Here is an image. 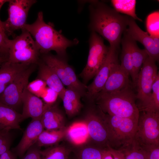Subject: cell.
I'll return each instance as SVG.
<instances>
[{
  "label": "cell",
  "mask_w": 159,
  "mask_h": 159,
  "mask_svg": "<svg viewBox=\"0 0 159 159\" xmlns=\"http://www.w3.org/2000/svg\"><path fill=\"white\" fill-rule=\"evenodd\" d=\"M64 128L53 130H44L39 135L35 144L40 148L54 145L65 135Z\"/></svg>",
  "instance_id": "cell-26"
},
{
  "label": "cell",
  "mask_w": 159,
  "mask_h": 159,
  "mask_svg": "<svg viewBox=\"0 0 159 159\" xmlns=\"http://www.w3.org/2000/svg\"><path fill=\"white\" fill-rule=\"evenodd\" d=\"M47 86L44 81L37 78L28 83L27 88L32 94L40 98Z\"/></svg>",
  "instance_id": "cell-34"
},
{
  "label": "cell",
  "mask_w": 159,
  "mask_h": 159,
  "mask_svg": "<svg viewBox=\"0 0 159 159\" xmlns=\"http://www.w3.org/2000/svg\"><path fill=\"white\" fill-rule=\"evenodd\" d=\"M19 35L11 40L7 61L12 63L38 64L41 54L35 40L25 29Z\"/></svg>",
  "instance_id": "cell-5"
},
{
  "label": "cell",
  "mask_w": 159,
  "mask_h": 159,
  "mask_svg": "<svg viewBox=\"0 0 159 159\" xmlns=\"http://www.w3.org/2000/svg\"><path fill=\"white\" fill-rule=\"evenodd\" d=\"M118 50L109 46L106 58L97 73L94 77L92 82L87 86L86 96L94 102L96 95L102 89L108 77L112 64L118 62Z\"/></svg>",
  "instance_id": "cell-13"
},
{
  "label": "cell",
  "mask_w": 159,
  "mask_h": 159,
  "mask_svg": "<svg viewBox=\"0 0 159 159\" xmlns=\"http://www.w3.org/2000/svg\"><path fill=\"white\" fill-rule=\"evenodd\" d=\"M44 130L41 118L32 119L24 132L20 141L12 151L17 157L21 158L27 150L36 143L39 135Z\"/></svg>",
  "instance_id": "cell-16"
},
{
  "label": "cell",
  "mask_w": 159,
  "mask_h": 159,
  "mask_svg": "<svg viewBox=\"0 0 159 159\" xmlns=\"http://www.w3.org/2000/svg\"><path fill=\"white\" fill-rule=\"evenodd\" d=\"M143 111L159 112V74L153 85L152 93L148 103L141 111Z\"/></svg>",
  "instance_id": "cell-30"
},
{
  "label": "cell",
  "mask_w": 159,
  "mask_h": 159,
  "mask_svg": "<svg viewBox=\"0 0 159 159\" xmlns=\"http://www.w3.org/2000/svg\"><path fill=\"white\" fill-rule=\"evenodd\" d=\"M58 97V94L56 92L48 87H47L40 97L45 105H52L55 102Z\"/></svg>",
  "instance_id": "cell-36"
},
{
  "label": "cell",
  "mask_w": 159,
  "mask_h": 159,
  "mask_svg": "<svg viewBox=\"0 0 159 159\" xmlns=\"http://www.w3.org/2000/svg\"><path fill=\"white\" fill-rule=\"evenodd\" d=\"M102 159H113L112 155L107 148L103 149Z\"/></svg>",
  "instance_id": "cell-41"
},
{
  "label": "cell",
  "mask_w": 159,
  "mask_h": 159,
  "mask_svg": "<svg viewBox=\"0 0 159 159\" xmlns=\"http://www.w3.org/2000/svg\"><path fill=\"white\" fill-rule=\"evenodd\" d=\"M134 138L141 145H159V112H139Z\"/></svg>",
  "instance_id": "cell-9"
},
{
  "label": "cell",
  "mask_w": 159,
  "mask_h": 159,
  "mask_svg": "<svg viewBox=\"0 0 159 159\" xmlns=\"http://www.w3.org/2000/svg\"><path fill=\"white\" fill-rule=\"evenodd\" d=\"M40 148L35 144L30 148L21 159H41Z\"/></svg>",
  "instance_id": "cell-38"
},
{
  "label": "cell",
  "mask_w": 159,
  "mask_h": 159,
  "mask_svg": "<svg viewBox=\"0 0 159 159\" xmlns=\"http://www.w3.org/2000/svg\"><path fill=\"white\" fill-rule=\"evenodd\" d=\"M32 64L12 63L7 61L0 66V95L21 72Z\"/></svg>",
  "instance_id": "cell-20"
},
{
  "label": "cell",
  "mask_w": 159,
  "mask_h": 159,
  "mask_svg": "<svg viewBox=\"0 0 159 159\" xmlns=\"http://www.w3.org/2000/svg\"><path fill=\"white\" fill-rule=\"evenodd\" d=\"M10 41L3 27L2 21L0 20V56L7 60Z\"/></svg>",
  "instance_id": "cell-32"
},
{
  "label": "cell",
  "mask_w": 159,
  "mask_h": 159,
  "mask_svg": "<svg viewBox=\"0 0 159 159\" xmlns=\"http://www.w3.org/2000/svg\"><path fill=\"white\" fill-rule=\"evenodd\" d=\"M129 76L128 74L122 68L118 62L112 64L103 87L96 95L118 92L132 85Z\"/></svg>",
  "instance_id": "cell-15"
},
{
  "label": "cell",
  "mask_w": 159,
  "mask_h": 159,
  "mask_svg": "<svg viewBox=\"0 0 159 159\" xmlns=\"http://www.w3.org/2000/svg\"><path fill=\"white\" fill-rule=\"evenodd\" d=\"M140 145L145 151V159H159V145Z\"/></svg>",
  "instance_id": "cell-37"
},
{
  "label": "cell",
  "mask_w": 159,
  "mask_h": 159,
  "mask_svg": "<svg viewBox=\"0 0 159 159\" xmlns=\"http://www.w3.org/2000/svg\"><path fill=\"white\" fill-rule=\"evenodd\" d=\"M130 39L134 76V82L132 86L135 88L138 74L143 64L148 55L144 49H141L137 45L136 42L130 37Z\"/></svg>",
  "instance_id": "cell-25"
},
{
  "label": "cell",
  "mask_w": 159,
  "mask_h": 159,
  "mask_svg": "<svg viewBox=\"0 0 159 159\" xmlns=\"http://www.w3.org/2000/svg\"><path fill=\"white\" fill-rule=\"evenodd\" d=\"M22 29L28 31L34 38L41 54L54 51L58 56L63 58L66 55L68 47L75 45L79 42L77 39L70 40L67 38L61 32L56 30L51 23H46L41 11L38 12L33 23L26 24Z\"/></svg>",
  "instance_id": "cell-2"
},
{
  "label": "cell",
  "mask_w": 159,
  "mask_h": 159,
  "mask_svg": "<svg viewBox=\"0 0 159 159\" xmlns=\"http://www.w3.org/2000/svg\"><path fill=\"white\" fill-rule=\"evenodd\" d=\"M103 149L94 147L86 148L81 151L79 159H102Z\"/></svg>",
  "instance_id": "cell-33"
},
{
  "label": "cell",
  "mask_w": 159,
  "mask_h": 159,
  "mask_svg": "<svg viewBox=\"0 0 159 159\" xmlns=\"http://www.w3.org/2000/svg\"><path fill=\"white\" fill-rule=\"evenodd\" d=\"M89 50L85 66L80 74L87 82L94 77L104 62L109 47L106 46L102 37L96 33L91 32L89 39Z\"/></svg>",
  "instance_id": "cell-8"
},
{
  "label": "cell",
  "mask_w": 159,
  "mask_h": 159,
  "mask_svg": "<svg viewBox=\"0 0 159 159\" xmlns=\"http://www.w3.org/2000/svg\"><path fill=\"white\" fill-rule=\"evenodd\" d=\"M156 61L149 57L143 64L138 74L135 88L137 106L139 112L147 105L152 93L153 85L159 74Z\"/></svg>",
  "instance_id": "cell-7"
},
{
  "label": "cell",
  "mask_w": 159,
  "mask_h": 159,
  "mask_svg": "<svg viewBox=\"0 0 159 159\" xmlns=\"http://www.w3.org/2000/svg\"><path fill=\"white\" fill-rule=\"evenodd\" d=\"M117 150L123 154L124 159H145L144 150L134 138L130 143Z\"/></svg>",
  "instance_id": "cell-28"
},
{
  "label": "cell",
  "mask_w": 159,
  "mask_h": 159,
  "mask_svg": "<svg viewBox=\"0 0 159 159\" xmlns=\"http://www.w3.org/2000/svg\"><path fill=\"white\" fill-rule=\"evenodd\" d=\"M37 2L36 0H9L8 9V17L2 21L3 27L8 36L14 32L22 29L26 23L29 10Z\"/></svg>",
  "instance_id": "cell-11"
},
{
  "label": "cell",
  "mask_w": 159,
  "mask_h": 159,
  "mask_svg": "<svg viewBox=\"0 0 159 159\" xmlns=\"http://www.w3.org/2000/svg\"><path fill=\"white\" fill-rule=\"evenodd\" d=\"M9 0H0V11L2 6L4 3L6 2H8Z\"/></svg>",
  "instance_id": "cell-42"
},
{
  "label": "cell",
  "mask_w": 159,
  "mask_h": 159,
  "mask_svg": "<svg viewBox=\"0 0 159 159\" xmlns=\"http://www.w3.org/2000/svg\"></svg>",
  "instance_id": "cell-45"
},
{
  "label": "cell",
  "mask_w": 159,
  "mask_h": 159,
  "mask_svg": "<svg viewBox=\"0 0 159 159\" xmlns=\"http://www.w3.org/2000/svg\"><path fill=\"white\" fill-rule=\"evenodd\" d=\"M7 60V59H6L0 56V64L1 65L3 63Z\"/></svg>",
  "instance_id": "cell-43"
},
{
  "label": "cell",
  "mask_w": 159,
  "mask_h": 159,
  "mask_svg": "<svg viewBox=\"0 0 159 159\" xmlns=\"http://www.w3.org/2000/svg\"><path fill=\"white\" fill-rule=\"evenodd\" d=\"M1 65L0 64V66H1Z\"/></svg>",
  "instance_id": "cell-44"
},
{
  "label": "cell",
  "mask_w": 159,
  "mask_h": 159,
  "mask_svg": "<svg viewBox=\"0 0 159 159\" xmlns=\"http://www.w3.org/2000/svg\"><path fill=\"white\" fill-rule=\"evenodd\" d=\"M42 54V60L55 72L64 85L81 96L86 95L87 86L79 80L73 69L62 58L49 53Z\"/></svg>",
  "instance_id": "cell-6"
},
{
  "label": "cell",
  "mask_w": 159,
  "mask_h": 159,
  "mask_svg": "<svg viewBox=\"0 0 159 159\" xmlns=\"http://www.w3.org/2000/svg\"><path fill=\"white\" fill-rule=\"evenodd\" d=\"M103 118L108 132L110 147L118 150L133 139L138 121L104 113Z\"/></svg>",
  "instance_id": "cell-4"
},
{
  "label": "cell",
  "mask_w": 159,
  "mask_h": 159,
  "mask_svg": "<svg viewBox=\"0 0 159 159\" xmlns=\"http://www.w3.org/2000/svg\"><path fill=\"white\" fill-rule=\"evenodd\" d=\"M23 104L21 114L22 121L28 118L40 119L45 110L46 105L39 97L25 89L22 98Z\"/></svg>",
  "instance_id": "cell-17"
},
{
  "label": "cell",
  "mask_w": 159,
  "mask_h": 159,
  "mask_svg": "<svg viewBox=\"0 0 159 159\" xmlns=\"http://www.w3.org/2000/svg\"><path fill=\"white\" fill-rule=\"evenodd\" d=\"M107 148L112 155L113 159H124L123 154L119 150L112 148L109 146Z\"/></svg>",
  "instance_id": "cell-39"
},
{
  "label": "cell",
  "mask_w": 159,
  "mask_h": 159,
  "mask_svg": "<svg viewBox=\"0 0 159 159\" xmlns=\"http://www.w3.org/2000/svg\"><path fill=\"white\" fill-rule=\"evenodd\" d=\"M21 121V114L9 106L0 103V130H21L19 125Z\"/></svg>",
  "instance_id": "cell-21"
},
{
  "label": "cell",
  "mask_w": 159,
  "mask_h": 159,
  "mask_svg": "<svg viewBox=\"0 0 159 159\" xmlns=\"http://www.w3.org/2000/svg\"><path fill=\"white\" fill-rule=\"evenodd\" d=\"M89 29L107 40L110 47L118 50L122 37L127 28L130 16L117 11L98 1L90 2Z\"/></svg>",
  "instance_id": "cell-1"
},
{
  "label": "cell",
  "mask_w": 159,
  "mask_h": 159,
  "mask_svg": "<svg viewBox=\"0 0 159 159\" xmlns=\"http://www.w3.org/2000/svg\"><path fill=\"white\" fill-rule=\"evenodd\" d=\"M46 105L41 121L44 130H57L64 128V117L59 110L54 105Z\"/></svg>",
  "instance_id": "cell-19"
},
{
  "label": "cell",
  "mask_w": 159,
  "mask_h": 159,
  "mask_svg": "<svg viewBox=\"0 0 159 159\" xmlns=\"http://www.w3.org/2000/svg\"><path fill=\"white\" fill-rule=\"evenodd\" d=\"M126 32L133 40L138 41L144 47L148 56L156 62L159 59V37L152 36L142 30L135 20L130 17Z\"/></svg>",
  "instance_id": "cell-12"
},
{
  "label": "cell",
  "mask_w": 159,
  "mask_h": 159,
  "mask_svg": "<svg viewBox=\"0 0 159 159\" xmlns=\"http://www.w3.org/2000/svg\"><path fill=\"white\" fill-rule=\"evenodd\" d=\"M133 88L132 85L118 92L97 95L94 101L108 115L138 121L139 111Z\"/></svg>",
  "instance_id": "cell-3"
},
{
  "label": "cell",
  "mask_w": 159,
  "mask_h": 159,
  "mask_svg": "<svg viewBox=\"0 0 159 159\" xmlns=\"http://www.w3.org/2000/svg\"><path fill=\"white\" fill-rule=\"evenodd\" d=\"M111 2L114 9L117 12L125 14L135 20L143 21L135 13L136 0H112Z\"/></svg>",
  "instance_id": "cell-27"
},
{
  "label": "cell",
  "mask_w": 159,
  "mask_h": 159,
  "mask_svg": "<svg viewBox=\"0 0 159 159\" xmlns=\"http://www.w3.org/2000/svg\"><path fill=\"white\" fill-rule=\"evenodd\" d=\"M65 135L68 140L74 145L84 144L90 137L86 122L79 121L73 123L66 129Z\"/></svg>",
  "instance_id": "cell-22"
},
{
  "label": "cell",
  "mask_w": 159,
  "mask_h": 159,
  "mask_svg": "<svg viewBox=\"0 0 159 159\" xmlns=\"http://www.w3.org/2000/svg\"><path fill=\"white\" fill-rule=\"evenodd\" d=\"M121 43L122 46L121 54V67L131 78L132 85L134 82L133 68L132 61L130 45V39L125 31L123 34Z\"/></svg>",
  "instance_id": "cell-23"
},
{
  "label": "cell",
  "mask_w": 159,
  "mask_h": 159,
  "mask_svg": "<svg viewBox=\"0 0 159 159\" xmlns=\"http://www.w3.org/2000/svg\"><path fill=\"white\" fill-rule=\"evenodd\" d=\"M35 64H32L19 73L0 95V103L16 111L22 104V98Z\"/></svg>",
  "instance_id": "cell-10"
},
{
  "label": "cell",
  "mask_w": 159,
  "mask_h": 159,
  "mask_svg": "<svg viewBox=\"0 0 159 159\" xmlns=\"http://www.w3.org/2000/svg\"><path fill=\"white\" fill-rule=\"evenodd\" d=\"M69 151L60 146H51L40 150L41 159H68Z\"/></svg>",
  "instance_id": "cell-29"
},
{
  "label": "cell",
  "mask_w": 159,
  "mask_h": 159,
  "mask_svg": "<svg viewBox=\"0 0 159 159\" xmlns=\"http://www.w3.org/2000/svg\"><path fill=\"white\" fill-rule=\"evenodd\" d=\"M0 159H18L15 154L10 150L0 155Z\"/></svg>",
  "instance_id": "cell-40"
},
{
  "label": "cell",
  "mask_w": 159,
  "mask_h": 159,
  "mask_svg": "<svg viewBox=\"0 0 159 159\" xmlns=\"http://www.w3.org/2000/svg\"><path fill=\"white\" fill-rule=\"evenodd\" d=\"M147 32L150 35L159 37V11L154 12L149 14L146 19Z\"/></svg>",
  "instance_id": "cell-31"
},
{
  "label": "cell",
  "mask_w": 159,
  "mask_h": 159,
  "mask_svg": "<svg viewBox=\"0 0 159 159\" xmlns=\"http://www.w3.org/2000/svg\"><path fill=\"white\" fill-rule=\"evenodd\" d=\"M81 95L75 90L66 89L62 100L66 114L72 116L80 111L82 105L80 101Z\"/></svg>",
  "instance_id": "cell-24"
},
{
  "label": "cell",
  "mask_w": 159,
  "mask_h": 159,
  "mask_svg": "<svg viewBox=\"0 0 159 159\" xmlns=\"http://www.w3.org/2000/svg\"><path fill=\"white\" fill-rule=\"evenodd\" d=\"M37 78L44 81L49 87L58 94L62 100L66 89L55 72L42 60L39 61Z\"/></svg>",
  "instance_id": "cell-18"
},
{
  "label": "cell",
  "mask_w": 159,
  "mask_h": 159,
  "mask_svg": "<svg viewBox=\"0 0 159 159\" xmlns=\"http://www.w3.org/2000/svg\"><path fill=\"white\" fill-rule=\"evenodd\" d=\"M92 111L88 115L85 121L89 137L101 146L107 148L109 146L108 132L105 123L104 113L100 109V113Z\"/></svg>",
  "instance_id": "cell-14"
},
{
  "label": "cell",
  "mask_w": 159,
  "mask_h": 159,
  "mask_svg": "<svg viewBox=\"0 0 159 159\" xmlns=\"http://www.w3.org/2000/svg\"><path fill=\"white\" fill-rule=\"evenodd\" d=\"M10 130L0 131V155L10 150L12 138Z\"/></svg>",
  "instance_id": "cell-35"
}]
</instances>
